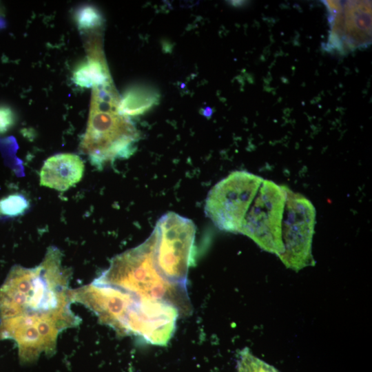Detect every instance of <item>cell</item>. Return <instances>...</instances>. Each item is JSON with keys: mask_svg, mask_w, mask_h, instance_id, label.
<instances>
[{"mask_svg": "<svg viewBox=\"0 0 372 372\" xmlns=\"http://www.w3.org/2000/svg\"><path fill=\"white\" fill-rule=\"evenodd\" d=\"M203 114L206 116H210L212 114V110L209 107H206L203 110Z\"/></svg>", "mask_w": 372, "mask_h": 372, "instance_id": "16", "label": "cell"}, {"mask_svg": "<svg viewBox=\"0 0 372 372\" xmlns=\"http://www.w3.org/2000/svg\"><path fill=\"white\" fill-rule=\"evenodd\" d=\"M231 4L234 6H242L243 5V3L244 1H231Z\"/></svg>", "mask_w": 372, "mask_h": 372, "instance_id": "17", "label": "cell"}, {"mask_svg": "<svg viewBox=\"0 0 372 372\" xmlns=\"http://www.w3.org/2000/svg\"><path fill=\"white\" fill-rule=\"evenodd\" d=\"M178 310L172 304L159 300L138 298L126 323V335H133L146 342L166 345L173 336Z\"/></svg>", "mask_w": 372, "mask_h": 372, "instance_id": "8", "label": "cell"}, {"mask_svg": "<svg viewBox=\"0 0 372 372\" xmlns=\"http://www.w3.org/2000/svg\"><path fill=\"white\" fill-rule=\"evenodd\" d=\"M76 21L81 30H91L102 25L103 17L97 8L85 6L77 11Z\"/></svg>", "mask_w": 372, "mask_h": 372, "instance_id": "14", "label": "cell"}, {"mask_svg": "<svg viewBox=\"0 0 372 372\" xmlns=\"http://www.w3.org/2000/svg\"><path fill=\"white\" fill-rule=\"evenodd\" d=\"M154 231L155 261L159 272L172 282L186 285L188 271L194 259V223L170 211L158 220Z\"/></svg>", "mask_w": 372, "mask_h": 372, "instance_id": "4", "label": "cell"}, {"mask_svg": "<svg viewBox=\"0 0 372 372\" xmlns=\"http://www.w3.org/2000/svg\"><path fill=\"white\" fill-rule=\"evenodd\" d=\"M85 166L76 154L62 153L48 158L40 172V185L64 192L82 178Z\"/></svg>", "mask_w": 372, "mask_h": 372, "instance_id": "9", "label": "cell"}, {"mask_svg": "<svg viewBox=\"0 0 372 372\" xmlns=\"http://www.w3.org/2000/svg\"><path fill=\"white\" fill-rule=\"evenodd\" d=\"M159 99L158 91L152 86L132 85L120 96L119 111L127 117L141 115L158 105Z\"/></svg>", "mask_w": 372, "mask_h": 372, "instance_id": "11", "label": "cell"}, {"mask_svg": "<svg viewBox=\"0 0 372 372\" xmlns=\"http://www.w3.org/2000/svg\"><path fill=\"white\" fill-rule=\"evenodd\" d=\"M287 197L282 227L284 252L280 259L288 268L298 271L314 265L311 243L316 210L304 196L286 188Z\"/></svg>", "mask_w": 372, "mask_h": 372, "instance_id": "7", "label": "cell"}, {"mask_svg": "<svg viewBox=\"0 0 372 372\" xmlns=\"http://www.w3.org/2000/svg\"><path fill=\"white\" fill-rule=\"evenodd\" d=\"M263 178L246 171H235L209 191L205 211L220 229L240 234L244 218Z\"/></svg>", "mask_w": 372, "mask_h": 372, "instance_id": "5", "label": "cell"}, {"mask_svg": "<svg viewBox=\"0 0 372 372\" xmlns=\"http://www.w3.org/2000/svg\"><path fill=\"white\" fill-rule=\"evenodd\" d=\"M97 39L89 46L87 59L80 64L73 73L75 84L92 89L112 83L103 53Z\"/></svg>", "mask_w": 372, "mask_h": 372, "instance_id": "10", "label": "cell"}, {"mask_svg": "<svg viewBox=\"0 0 372 372\" xmlns=\"http://www.w3.org/2000/svg\"><path fill=\"white\" fill-rule=\"evenodd\" d=\"M287 187L263 180L244 218L240 234L279 258L284 252L282 227Z\"/></svg>", "mask_w": 372, "mask_h": 372, "instance_id": "6", "label": "cell"}, {"mask_svg": "<svg viewBox=\"0 0 372 372\" xmlns=\"http://www.w3.org/2000/svg\"><path fill=\"white\" fill-rule=\"evenodd\" d=\"M119 101L112 83L92 89L80 150L97 169L116 159L129 158L136 149L139 133L130 118L120 112Z\"/></svg>", "mask_w": 372, "mask_h": 372, "instance_id": "3", "label": "cell"}, {"mask_svg": "<svg viewBox=\"0 0 372 372\" xmlns=\"http://www.w3.org/2000/svg\"><path fill=\"white\" fill-rule=\"evenodd\" d=\"M15 116L8 107L0 106V134L8 132L14 124Z\"/></svg>", "mask_w": 372, "mask_h": 372, "instance_id": "15", "label": "cell"}, {"mask_svg": "<svg viewBox=\"0 0 372 372\" xmlns=\"http://www.w3.org/2000/svg\"><path fill=\"white\" fill-rule=\"evenodd\" d=\"M30 204L25 196L19 194H10L0 200V214L14 217L23 214Z\"/></svg>", "mask_w": 372, "mask_h": 372, "instance_id": "13", "label": "cell"}, {"mask_svg": "<svg viewBox=\"0 0 372 372\" xmlns=\"http://www.w3.org/2000/svg\"><path fill=\"white\" fill-rule=\"evenodd\" d=\"M61 260L59 249L50 247L38 266H14L0 287V340L15 342L22 363L54 353L59 334L79 324Z\"/></svg>", "mask_w": 372, "mask_h": 372, "instance_id": "1", "label": "cell"}, {"mask_svg": "<svg viewBox=\"0 0 372 372\" xmlns=\"http://www.w3.org/2000/svg\"><path fill=\"white\" fill-rule=\"evenodd\" d=\"M238 372H279L273 366L254 355L245 348L239 353Z\"/></svg>", "mask_w": 372, "mask_h": 372, "instance_id": "12", "label": "cell"}, {"mask_svg": "<svg viewBox=\"0 0 372 372\" xmlns=\"http://www.w3.org/2000/svg\"><path fill=\"white\" fill-rule=\"evenodd\" d=\"M154 231L143 243L115 256L95 280L141 299L159 300L174 306L180 316L192 313L186 285L172 282L159 272L155 261Z\"/></svg>", "mask_w": 372, "mask_h": 372, "instance_id": "2", "label": "cell"}]
</instances>
